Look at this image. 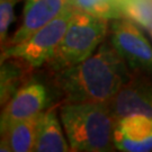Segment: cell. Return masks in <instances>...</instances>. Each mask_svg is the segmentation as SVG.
Segmentation results:
<instances>
[{"label":"cell","mask_w":152,"mask_h":152,"mask_svg":"<svg viewBox=\"0 0 152 152\" xmlns=\"http://www.w3.org/2000/svg\"><path fill=\"white\" fill-rule=\"evenodd\" d=\"M150 35H151V38H152V27L150 28Z\"/></svg>","instance_id":"obj_16"},{"label":"cell","mask_w":152,"mask_h":152,"mask_svg":"<svg viewBox=\"0 0 152 152\" xmlns=\"http://www.w3.org/2000/svg\"><path fill=\"white\" fill-rule=\"evenodd\" d=\"M125 17L150 29L152 27V0H121Z\"/></svg>","instance_id":"obj_14"},{"label":"cell","mask_w":152,"mask_h":152,"mask_svg":"<svg viewBox=\"0 0 152 152\" xmlns=\"http://www.w3.org/2000/svg\"><path fill=\"white\" fill-rule=\"evenodd\" d=\"M73 12L75 7L70 5L60 16L32 34L25 41L2 48L0 55L1 62L11 58L20 59L27 62L33 69L48 64L54 56Z\"/></svg>","instance_id":"obj_4"},{"label":"cell","mask_w":152,"mask_h":152,"mask_svg":"<svg viewBox=\"0 0 152 152\" xmlns=\"http://www.w3.org/2000/svg\"><path fill=\"white\" fill-rule=\"evenodd\" d=\"M114 144L116 150L123 152L152 151V120L140 114L116 120Z\"/></svg>","instance_id":"obj_9"},{"label":"cell","mask_w":152,"mask_h":152,"mask_svg":"<svg viewBox=\"0 0 152 152\" xmlns=\"http://www.w3.org/2000/svg\"><path fill=\"white\" fill-rule=\"evenodd\" d=\"M59 116L72 152H109L116 150V117L108 104L63 103Z\"/></svg>","instance_id":"obj_2"},{"label":"cell","mask_w":152,"mask_h":152,"mask_svg":"<svg viewBox=\"0 0 152 152\" xmlns=\"http://www.w3.org/2000/svg\"><path fill=\"white\" fill-rule=\"evenodd\" d=\"M59 107H50L41 114L34 152H69L71 148L66 142L59 117Z\"/></svg>","instance_id":"obj_10"},{"label":"cell","mask_w":152,"mask_h":152,"mask_svg":"<svg viewBox=\"0 0 152 152\" xmlns=\"http://www.w3.org/2000/svg\"><path fill=\"white\" fill-rule=\"evenodd\" d=\"M110 20L92 16L75 8L68 28L50 61V70H60L75 65L92 55L106 41L109 34Z\"/></svg>","instance_id":"obj_3"},{"label":"cell","mask_w":152,"mask_h":152,"mask_svg":"<svg viewBox=\"0 0 152 152\" xmlns=\"http://www.w3.org/2000/svg\"><path fill=\"white\" fill-rule=\"evenodd\" d=\"M71 5L78 10L108 20L125 17L121 0H71Z\"/></svg>","instance_id":"obj_13"},{"label":"cell","mask_w":152,"mask_h":152,"mask_svg":"<svg viewBox=\"0 0 152 152\" xmlns=\"http://www.w3.org/2000/svg\"><path fill=\"white\" fill-rule=\"evenodd\" d=\"M70 5L71 0H25L22 23L2 48L25 41L60 16Z\"/></svg>","instance_id":"obj_8"},{"label":"cell","mask_w":152,"mask_h":152,"mask_svg":"<svg viewBox=\"0 0 152 152\" xmlns=\"http://www.w3.org/2000/svg\"><path fill=\"white\" fill-rule=\"evenodd\" d=\"M33 68L20 59H7L1 62L0 70V102L4 106L15 92L31 78Z\"/></svg>","instance_id":"obj_12"},{"label":"cell","mask_w":152,"mask_h":152,"mask_svg":"<svg viewBox=\"0 0 152 152\" xmlns=\"http://www.w3.org/2000/svg\"><path fill=\"white\" fill-rule=\"evenodd\" d=\"M108 38L131 73L152 81V46L135 22L127 17L110 20Z\"/></svg>","instance_id":"obj_5"},{"label":"cell","mask_w":152,"mask_h":152,"mask_svg":"<svg viewBox=\"0 0 152 152\" xmlns=\"http://www.w3.org/2000/svg\"><path fill=\"white\" fill-rule=\"evenodd\" d=\"M19 0H0V44L1 48L8 41V29L15 18L14 8Z\"/></svg>","instance_id":"obj_15"},{"label":"cell","mask_w":152,"mask_h":152,"mask_svg":"<svg viewBox=\"0 0 152 152\" xmlns=\"http://www.w3.org/2000/svg\"><path fill=\"white\" fill-rule=\"evenodd\" d=\"M42 114V113H41ZM41 114L16 122L1 133V152H34Z\"/></svg>","instance_id":"obj_11"},{"label":"cell","mask_w":152,"mask_h":152,"mask_svg":"<svg viewBox=\"0 0 152 152\" xmlns=\"http://www.w3.org/2000/svg\"><path fill=\"white\" fill-rule=\"evenodd\" d=\"M51 95L48 87L31 77L15 95L2 106L0 115V133L16 122L37 116L50 107Z\"/></svg>","instance_id":"obj_6"},{"label":"cell","mask_w":152,"mask_h":152,"mask_svg":"<svg viewBox=\"0 0 152 152\" xmlns=\"http://www.w3.org/2000/svg\"><path fill=\"white\" fill-rule=\"evenodd\" d=\"M131 76L125 61L107 37L86 60L51 71V81L63 103L109 104Z\"/></svg>","instance_id":"obj_1"},{"label":"cell","mask_w":152,"mask_h":152,"mask_svg":"<svg viewBox=\"0 0 152 152\" xmlns=\"http://www.w3.org/2000/svg\"><path fill=\"white\" fill-rule=\"evenodd\" d=\"M108 105L116 120L132 114L144 115L152 120V81L132 73Z\"/></svg>","instance_id":"obj_7"}]
</instances>
